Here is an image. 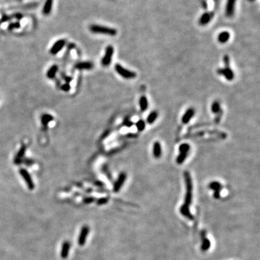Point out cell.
<instances>
[{"label": "cell", "mask_w": 260, "mask_h": 260, "mask_svg": "<svg viewBox=\"0 0 260 260\" xmlns=\"http://www.w3.org/2000/svg\"><path fill=\"white\" fill-rule=\"evenodd\" d=\"M184 179H185V183H186V196H185V199H184V204L180 208V212H181V215L183 216L186 217V218H188L189 220H194V216L192 215V214L191 213L190 210H189V206L192 204V191H193V184H192V177H191V175L188 171H185L184 173Z\"/></svg>", "instance_id": "1"}, {"label": "cell", "mask_w": 260, "mask_h": 260, "mask_svg": "<svg viewBox=\"0 0 260 260\" xmlns=\"http://www.w3.org/2000/svg\"><path fill=\"white\" fill-rule=\"evenodd\" d=\"M90 30L94 33L105 34V35H111V36H115L117 34V30L116 29L99 25H91L90 26Z\"/></svg>", "instance_id": "2"}, {"label": "cell", "mask_w": 260, "mask_h": 260, "mask_svg": "<svg viewBox=\"0 0 260 260\" xmlns=\"http://www.w3.org/2000/svg\"><path fill=\"white\" fill-rule=\"evenodd\" d=\"M115 70L121 77L125 78V79H134V78H135L137 77V74L135 72H132L131 70H128V69L124 68V67H122L119 64H117L115 65Z\"/></svg>", "instance_id": "3"}, {"label": "cell", "mask_w": 260, "mask_h": 260, "mask_svg": "<svg viewBox=\"0 0 260 260\" xmlns=\"http://www.w3.org/2000/svg\"><path fill=\"white\" fill-rule=\"evenodd\" d=\"M114 49L112 46H108L106 49L105 55L102 59L101 64L104 67H108L111 64L112 62L113 55H114Z\"/></svg>", "instance_id": "4"}, {"label": "cell", "mask_w": 260, "mask_h": 260, "mask_svg": "<svg viewBox=\"0 0 260 260\" xmlns=\"http://www.w3.org/2000/svg\"><path fill=\"white\" fill-rule=\"evenodd\" d=\"M217 73L220 75H223V77H225V79L229 81L233 80L235 77L234 72L230 67H225L223 68L217 69Z\"/></svg>", "instance_id": "5"}, {"label": "cell", "mask_w": 260, "mask_h": 260, "mask_svg": "<svg viewBox=\"0 0 260 260\" xmlns=\"http://www.w3.org/2000/svg\"><path fill=\"white\" fill-rule=\"evenodd\" d=\"M20 173L21 176L23 178V179L25 180L28 189H30V190H33V189L35 188V185H34V183L30 175L29 174L27 170L24 169V168H21V169L20 170Z\"/></svg>", "instance_id": "6"}, {"label": "cell", "mask_w": 260, "mask_h": 260, "mask_svg": "<svg viewBox=\"0 0 260 260\" xmlns=\"http://www.w3.org/2000/svg\"><path fill=\"white\" fill-rule=\"evenodd\" d=\"M89 231L90 229L88 225H84L81 228L79 238H78V243H79L80 246H84L85 245Z\"/></svg>", "instance_id": "7"}, {"label": "cell", "mask_w": 260, "mask_h": 260, "mask_svg": "<svg viewBox=\"0 0 260 260\" xmlns=\"http://www.w3.org/2000/svg\"><path fill=\"white\" fill-rule=\"evenodd\" d=\"M126 179H127V174H126V173L122 172L119 174V177H118V179L117 180V181H116L115 184H114V192H119V191L120 190L121 188L122 187L124 182H125Z\"/></svg>", "instance_id": "8"}, {"label": "cell", "mask_w": 260, "mask_h": 260, "mask_svg": "<svg viewBox=\"0 0 260 260\" xmlns=\"http://www.w3.org/2000/svg\"><path fill=\"white\" fill-rule=\"evenodd\" d=\"M65 44H66V40H64V39H61V40L57 41L50 49L51 54L56 55V54H58L62 49V48L64 46Z\"/></svg>", "instance_id": "9"}, {"label": "cell", "mask_w": 260, "mask_h": 260, "mask_svg": "<svg viewBox=\"0 0 260 260\" xmlns=\"http://www.w3.org/2000/svg\"><path fill=\"white\" fill-rule=\"evenodd\" d=\"M194 114H195V110L193 108H189L186 110V112L184 113V114L183 115L182 118H181V122L183 124H186L190 122L191 119L194 117Z\"/></svg>", "instance_id": "10"}, {"label": "cell", "mask_w": 260, "mask_h": 260, "mask_svg": "<svg viewBox=\"0 0 260 260\" xmlns=\"http://www.w3.org/2000/svg\"><path fill=\"white\" fill-rule=\"evenodd\" d=\"M235 0H228L225 7V14L227 17H230L234 14Z\"/></svg>", "instance_id": "11"}, {"label": "cell", "mask_w": 260, "mask_h": 260, "mask_svg": "<svg viewBox=\"0 0 260 260\" xmlns=\"http://www.w3.org/2000/svg\"><path fill=\"white\" fill-rule=\"evenodd\" d=\"M205 234H206V232L205 230H202L201 232V236H202V246H201V250L202 251H206L209 249L210 247V241L207 238L205 237Z\"/></svg>", "instance_id": "12"}, {"label": "cell", "mask_w": 260, "mask_h": 260, "mask_svg": "<svg viewBox=\"0 0 260 260\" xmlns=\"http://www.w3.org/2000/svg\"><path fill=\"white\" fill-rule=\"evenodd\" d=\"M212 17H213V14L212 13H209V12H205L202 14L200 17L199 20V23L200 25H206L210 22V20H212Z\"/></svg>", "instance_id": "13"}, {"label": "cell", "mask_w": 260, "mask_h": 260, "mask_svg": "<svg viewBox=\"0 0 260 260\" xmlns=\"http://www.w3.org/2000/svg\"><path fill=\"white\" fill-rule=\"evenodd\" d=\"M70 249V242L66 241L63 243L61 250V257L62 259H66L67 258L69 255V251Z\"/></svg>", "instance_id": "14"}, {"label": "cell", "mask_w": 260, "mask_h": 260, "mask_svg": "<svg viewBox=\"0 0 260 260\" xmlns=\"http://www.w3.org/2000/svg\"><path fill=\"white\" fill-rule=\"evenodd\" d=\"M153 154L155 158H160L162 155L161 145L159 142H155L153 144Z\"/></svg>", "instance_id": "15"}, {"label": "cell", "mask_w": 260, "mask_h": 260, "mask_svg": "<svg viewBox=\"0 0 260 260\" xmlns=\"http://www.w3.org/2000/svg\"><path fill=\"white\" fill-rule=\"evenodd\" d=\"M230 33L228 31H223L217 36V41L220 43H225L230 39Z\"/></svg>", "instance_id": "16"}, {"label": "cell", "mask_w": 260, "mask_h": 260, "mask_svg": "<svg viewBox=\"0 0 260 260\" xmlns=\"http://www.w3.org/2000/svg\"><path fill=\"white\" fill-rule=\"evenodd\" d=\"M75 67L78 70H91L93 67V64L90 62H83L77 63L75 65Z\"/></svg>", "instance_id": "17"}, {"label": "cell", "mask_w": 260, "mask_h": 260, "mask_svg": "<svg viewBox=\"0 0 260 260\" xmlns=\"http://www.w3.org/2000/svg\"><path fill=\"white\" fill-rule=\"evenodd\" d=\"M26 150V147L25 145H22V148H20V150H19L18 153L16 155L15 158H14V163L15 164H20V163L22 162V158H23L24 155L25 153Z\"/></svg>", "instance_id": "18"}, {"label": "cell", "mask_w": 260, "mask_h": 260, "mask_svg": "<svg viewBox=\"0 0 260 260\" xmlns=\"http://www.w3.org/2000/svg\"><path fill=\"white\" fill-rule=\"evenodd\" d=\"M54 0H46L44 4L43 8V13L45 15H48L50 14L51 11L52 9V5H53Z\"/></svg>", "instance_id": "19"}, {"label": "cell", "mask_w": 260, "mask_h": 260, "mask_svg": "<svg viewBox=\"0 0 260 260\" xmlns=\"http://www.w3.org/2000/svg\"><path fill=\"white\" fill-rule=\"evenodd\" d=\"M189 152L188 151H181L179 152V155H178L177 158H176V163L177 164L181 165L185 161V160L187 158L188 155H189Z\"/></svg>", "instance_id": "20"}, {"label": "cell", "mask_w": 260, "mask_h": 260, "mask_svg": "<svg viewBox=\"0 0 260 260\" xmlns=\"http://www.w3.org/2000/svg\"><path fill=\"white\" fill-rule=\"evenodd\" d=\"M140 107L142 112H145L148 108V101L145 96H142L140 98Z\"/></svg>", "instance_id": "21"}, {"label": "cell", "mask_w": 260, "mask_h": 260, "mask_svg": "<svg viewBox=\"0 0 260 260\" xmlns=\"http://www.w3.org/2000/svg\"><path fill=\"white\" fill-rule=\"evenodd\" d=\"M57 71H58V66L56 64L52 65V66L49 69L48 72H47L46 73L47 77L49 78V79H53V78L55 77V75H56Z\"/></svg>", "instance_id": "22"}, {"label": "cell", "mask_w": 260, "mask_h": 260, "mask_svg": "<svg viewBox=\"0 0 260 260\" xmlns=\"http://www.w3.org/2000/svg\"><path fill=\"white\" fill-rule=\"evenodd\" d=\"M41 123L43 126H47L51 121L54 120V117L48 114H44L41 117Z\"/></svg>", "instance_id": "23"}, {"label": "cell", "mask_w": 260, "mask_h": 260, "mask_svg": "<svg viewBox=\"0 0 260 260\" xmlns=\"http://www.w3.org/2000/svg\"><path fill=\"white\" fill-rule=\"evenodd\" d=\"M158 117V112H155V111H153V112H152L150 114H149L148 118H147V122H148L149 124H153L155 122V121L157 119Z\"/></svg>", "instance_id": "24"}, {"label": "cell", "mask_w": 260, "mask_h": 260, "mask_svg": "<svg viewBox=\"0 0 260 260\" xmlns=\"http://www.w3.org/2000/svg\"><path fill=\"white\" fill-rule=\"evenodd\" d=\"M221 110V108H220V103L217 101H215L212 102V106H211V111L213 114H218L219 112Z\"/></svg>", "instance_id": "25"}, {"label": "cell", "mask_w": 260, "mask_h": 260, "mask_svg": "<svg viewBox=\"0 0 260 260\" xmlns=\"http://www.w3.org/2000/svg\"><path fill=\"white\" fill-rule=\"evenodd\" d=\"M209 188L214 191L221 190L222 185L220 183L217 182V181H212V182L210 183V185H209Z\"/></svg>", "instance_id": "26"}, {"label": "cell", "mask_w": 260, "mask_h": 260, "mask_svg": "<svg viewBox=\"0 0 260 260\" xmlns=\"http://www.w3.org/2000/svg\"><path fill=\"white\" fill-rule=\"evenodd\" d=\"M136 127L139 132H142L145 129V122L143 119H140L136 123Z\"/></svg>", "instance_id": "27"}, {"label": "cell", "mask_w": 260, "mask_h": 260, "mask_svg": "<svg viewBox=\"0 0 260 260\" xmlns=\"http://www.w3.org/2000/svg\"><path fill=\"white\" fill-rule=\"evenodd\" d=\"M190 149H191V147H190V145H189V144H188V143H183V144H181V145L179 146V152H181V151H188V152H189Z\"/></svg>", "instance_id": "28"}, {"label": "cell", "mask_w": 260, "mask_h": 260, "mask_svg": "<svg viewBox=\"0 0 260 260\" xmlns=\"http://www.w3.org/2000/svg\"><path fill=\"white\" fill-rule=\"evenodd\" d=\"M109 202V198L108 197H103V198H100L97 200V204L98 205H102V204H106Z\"/></svg>", "instance_id": "29"}, {"label": "cell", "mask_w": 260, "mask_h": 260, "mask_svg": "<svg viewBox=\"0 0 260 260\" xmlns=\"http://www.w3.org/2000/svg\"><path fill=\"white\" fill-rule=\"evenodd\" d=\"M123 124L127 127H131L133 126V122H132L129 118H126V119H124Z\"/></svg>", "instance_id": "30"}, {"label": "cell", "mask_w": 260, "mask_h": 260, "mask_svg": "<svg viewBox=\"0 0 260 260\" xmlns=\"http://www.w3.org/2000/svg\"><path fill=\"white\" fill-rule=\"evenodd\" d=\"M223 62L225 64V67H230V57L228 55H225L223 56Z\"/></svg>", "instance_id": "31"}, {"label": "cell", "mask_w": 260, "mask_h": 260, "mask_svg": "<svg viewBox=\"0 0 260 260\" xmlns=\"http://www.w3.org/2000/svg\"><path fill=\"white\" fill-rule=\"evenodd\" d=\"M95 200H96V199H95L94 197H87V198L84 199L83 202H84L85 204H91L94 202Z\"/></svg>", "instance_id": "32"}, {"label": "cell", "mask_w": 260, "mask_h": 260, "mask_svg": "<svg viewBox=\"0 0 260 260\" xmlns=\"http://www.w3.org/2000/svg\"><path fill=\"white\" fill-rule=\"evenodd\" d=\"M62 91H65V92H68V91L70 90V85L69 84H64V85H62Z\"/></svg>", "instance_id": "33"}, {"label": "cell", "mask_w": 260, "mask_h": 260, "mask_svg": "<svg viewBox=\"0 0 260 260\" xmlns=\"http://www.w3.org/2000/svg\"><path fill=\"white\" fill-rule=\"evenodd\" d=\"M213 196H214V197H215V199H219V198H220V190L215 191Z\"/></svg>", "instance_id": "34"}, {"label": "cell", "mask_w": 260, "mask_h": 260, "mask_svg": "<svg viewBox=\"0 0 260 260\" xmlns=\"http://www.w3.org/2000/svg\"><path fill=\"white\" fill-rule=\"evenodd\" d=\"M19 27H20V25H19L18 22H15V23L11 24V25L9 26V28L11 30V28L12 29V28H19Z\"/></svg>", "instance_id": "35"}, {"label": "cell", "mask_w": 260, "mask_h": 260, "mask_svg": "<svg viewBox=\"0 0 260 260\" xmlns=\"http://www.w3.org/2000/svg\"><path fill=\"white\" fill-rule=\"evenodd\" d=\"M251 1H254V0H251Z\"/></svg>", "instance_id": "36"}]
</instances>
